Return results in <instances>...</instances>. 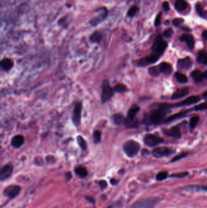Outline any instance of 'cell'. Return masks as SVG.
Masks as SVG:
<instances>
[{"label":"cell","instance_id":"obj_1","mask_svg":"<svg viewBox=\"0 0 207 208\" xmlns=\"http://www.w3.org/2000/svg\"><path fill=\"white\" fill-rule=\"evenodd\" d=\"M169 112L168 105H160L157 109L151 111L145 118V124H158L163 121L166 115Z\"/></svg>","mask_w":207,"mask_h":208},{"label":"cell","instance_id":"obj_2","mask_svg":"<svg viewBox=\"0 0 207 208\" xmlns=\"http://www.w3.org/2000/svg\"><path fill=\"white\" fill-rule=\"evenodd\" d=\"M140 148V144L133 140H129L123 145V151L126 155L130 158L134 157L138 154Z\"/></svg>","mask_w":207,"mask_h":208},{"label":"cell","instance_id":"obj_3","mask_svg":"<svg viewBox=\"0 0 207 208\" xmlns=\"http://www.w3.org/2000/svg\"><path fill=\"white\" fill-rule=\"evenodd\" d=\"M167 47V43L164 41L161 35H158L154 40L151 50L153 54H155L160 57V56L163 53Z\"/></svg>","mask_w":207,"mask_h":208},{"label":"cell","instance_id":"obj_4","mask_svg":"<svg viewBox=\"0 0 207 208\" xmlns=\"http://www.w3.org/2000/svg\"><path fill=\"white\" fill-rule=\"evenodd\" d=\"M102 102L106 103L108 102L114 96V89H113L108 80H105L102 84Z\"/></svg>","mask_w":207,"mask_h":208},{"label":"cell","instance_id":"obj_5","mask_svg":"<svg viewBox=\"0 0 207 208\" xmlns=\"http://www.w3.org/2000/svg\"><path fill=\"white\" fill-rule=\"evenodd\" d=\"M159 200L157 198H148L136 202L133 206V208H153L158 203Z\"/></svg>","mask_w":207,"mask_h":208},{"label":"cell","instance_id":"obj_6","mask_svg":"<svg viewBox=\"0 0 207 208\" xmlns=\"http://www.w3.org/2000/svg\"><path fill=\"white\" fill-rule=\"evenodd\" d=\"M163 142L160 137L153 134H147L144 137L145 144L149 147H154Z\"/></svg>","mask_w":207,"mask_h":208},{"label":"cell","instance_id":"obj_7","mask_svg":"<svg viewBox=\"0 0 207 208\" xmlns=\"http://www.w3.org/2000/svg\"><path fill=\"white\" fill-rule=\"evenodd\" d=\"M82 105L81 102H77L74 107L72 115V122L75 126H79L80 124L82 116Z\"/></svg>","mask_w":207,"mask_h":208},{"label":"cell","instance_id":"obj_8","mask_svg":"<svg viewBox=\"0 0 207 208\" xmlns=\"http://www.w3.org/2000/svg\"><path fill=\"white\" fill-rule=\"evenodd\" d=\"M21 191V187L16 185H10L7 186L4 191L5 196L12 199L16 197Z\"/></svg>","mask_w":207,"mask_h":208},{"label":"cell","instance_id":"obj_9","mask_svg":"<svg viewBox=\"0 0 207 208\" xmlns=\"http://www.w3.org/2000/svg\"><path fill=\"white\" fill-rule=\"evenodd\" d=\"M172 154H173L172 150L165 147L156 148L153 150L152 152L153 155L154 157L158 158L169 156Z\"/></svg>","mask_w":207,"mask_h":208},{"label":"cell","instance_id":"obj_10","mask_svg":"<svg viewBox=\"0 0 207 208\" xmlns=\"http://www.w3.org/2000/svg\"><path fill=\"white\" fill-rule=\"evenodd\" d=\"M159 57L155 55V54H151L149 56L145 57L141 59H140L138 61V66H145L150 64H153L157 62V60L159 59Z\"/></svg>","mask_w":207,"mask_h":208},{"label":"cell","instance_id":"obj_11","mask_svg":"<svg viewBox=\"0 0 207 208\" xmlns=\"http://www.w3.org/2000/svg\"><path fill=\"white\" fill-rule=\"evenodd\" d=\"M13 166L11 164H7L3 166L0 171V180H6L9 178L13 172Z\"/></svg>","mask_w":207,"mask_h":208},{"label":"cell","instance_id":"obj_12","mask_svg":"<svg viewBox=\"0 0 207 208\" xmlns=\"http://www.w3.org/2000/svg\"><path fill=\"white\" fill-rule=\"evenodd\" d=\"M163 132L165 135L168 136L173 137L176 138H179L181 136V132L180 128L177 126L173 127L169 129H164L163 130Z\"/></svg>","mask_w":207,"mask_h":208},{"label":"cell","instance_id":"obj_13","mask_svg":"<svg viewBox=\"0 0 207 208\" xmlns=\"http://www.w3.org/2000/svg\"><path fill=\"white\" fill-rule=\"evenodd\" d=\"M200 101V98L198 96H193L188 98L187 99H185L184 101L179 102L175 105V107H182V106H186V105H190L194 104H196L198 102Z\"/></svg>","mask_w":207,"mask_h":208},{"label":"cell","instance_id":"obj_14","mask_svg":"<svg viewBox=\"0 0 207 208\" xmlns=\"http://www.w3.org/2000/svg\"><path fill=\"white\" fill-rule=\"evenodd\" d=\"M192 63H193L191 59L189 57H185L184 59L179 60L177 62V66L180 69H188L191 67Z\"/></svg>","mask_w":207,"mask_h":208},{"label":"cell","instance_id":"obj_15","mask_svg":"<svg viewBox=\"0 0 207 208\" xmlns=\"http://www.w3.org/2000/svg\"><path fill=\"white\" fill-rule=\"evenodd\" d=\"M189 92V89L188 87H183L182 88L177 89L173 94L172 99L176 100L181 99L185 96H186Z\"/></svg>","mask_w":207,"mask_h":208},{"label":"cell","instance_id":"obj_16","mask_svg":"<svg viewBox=\"0 0 207 208\" xmlns=\"http://www.w3.org/2000/svg\"><path fill=\"white\" fill-rule=\"evenodd\" d=\"M180 40L182 42H185L188 46L190 49H193L194 46V40L193 35L188 34H185L181 35L180 37Z\"/></svg>","mask_w":207,"mask_h":208},{"label":"cell","instance_id":"obj_17","mask_svg":"<svg viewBox=\"0 0 207 208\" xmlns=\"http://www.w3.org/2000/svg\"><path fill=\"white\" fill-rule=\"evenodd\" d=\"M24 142V138L23 135H17L13 137L12 141H11V144L12 145L16 148L21 147Z\"/></svg>","mask_w":207,"mask_h":208},{"label":"cell","instance_id":"obj_18","mask_svg":"<svg viewBox=\"0 0 207 208\" xmlns=\"http://www.w3.org/2000/svg\"><path fill=\"white\" fill-rule=\"evenodd\" d=\"M183 191H197V192H207V187L201 186H189L183 188Z\"/></svg>","mask_w":207,"mask_h":208},{"label":"cell","instance_id":"obj_19","mask_svg":"<svg viewBox=\"0 0 207 208\" xmlns=\"http://www.w3.org/2000/svg\"><path fill=\"white\" fill-rule=\"evenodd\" d=\"M13 62L8 58L3 59L1 62V68L4 71H9L13 68Z\"/></svg>","mask_w":207,"mask_h":208},{"label":"cell","instance_id":"obj_20","mask_svg":"<svg viewBox=\"0 0 207 208\" xmlns=\"http://www.w3.org/2000/svg\"><path fill=\"white\" fill-rule=\"evenodd\" d=\"M159 66L161 72H162L165 75H169V74H171L172 72V67L170 64L166 62H163L160 63Z\"/></svg>","mask_w":207,"mask_h":208},{"label":"cell","instance_id":"obj_21","mask_svg":"<svg viewBox=\"0 0 207 208\" xmlns=\"http://www.w3.org/2000/svg\"><path fill=\"white\" fill-rule=\"evenodd\" d=\"M140 107L137 105H134L132 107L128 112V119H135V117L137 115V113L139 111Z\"/></svg>","mask_w":207,"mask_h":208},{"label":"cell","instance_id":"obj_22","mask_svg":"<svg viewBox=\"0 0 207 208\" xmlns=\"http://www.w3.org/2000/svg\"><path fill=\"white\" fill-rule=\"evenodd\" d=\"M197 60L199 63L203 65L207 64V51H201L199 52L197 57Z\"/></svg>","mask_w":207,"mask_h":208},{"label":"cell","instance_id":"obj_23","mask_svg":"<svg viewBox=\"0 0 207 208\" xmlns=\"http://www.w3.org/2000/svg\"><path fill=\"white\" fill-rule=\"evenodd\" d=\"M191 77L194 79V81L197 83L201 82L202 81V79L204 78L203 73H202L198 69H196V70L193 71L191 72Z\"/></svg>","mask_w":207,"mask_h":208},{"label":"cell","instance_id":"obj_24","mask_svg":"<svg viewBox=\"0 0 207 208\" xmlns=\"http://www.w3.org/2000/svg\"><path fill=\"white\" fill-rule=\"evenodd\" d=\"M112 119L114 122V123L116 125H121L122 124H124L125 118L123 116V115L120 114V113H117L112 116Z\"/></svg>","mask_w":207,"mask_h":208},{"label":"cell","instance_id":"obj_25","mask_svg":"<svg viewBox=\"0 0 207 208\" xmlns=\"http://www.w3.org/2000/svg\"><path fill=\"white\" fill-rule=\"evenodd\" d=\"M188 7V3L185 0H176L175 7L178 11H183Z\"/></svg>","mask_w":207,"mask_h":208},{"label":"cell","instance_id":"obj_26","mask_svg":"<svg viewBox=\"0 0 207 208\" xmlns=\"http://www.w3.org/2000/svg\"><path fill=\"white\" fill-rule=\"evenodd\" d=\"M75 172L82 178H84L88 175V171L86 168L83 166H79L75 168Z\"/></svg>","mask_w":207,"mask_h":208},{"label":"cell","instance_id":"obj_27","mask_svg":"<svg viewBox=\"0 0 207 208\" xmlns=\"http://www.w3.org/2000/svg\"><path fill=\"white\" fill-rule=\"evenodd\" d=\"M188 111H182V112H180V113H177V114L174 115H173V116H169V118H168L165 122H171V121H173L177 119H179L180 118H182V117H183L186 113H188Z\"/></svg>","mask_w":207,"mask_h":208},{"label":"cell","instance_id":"obj_28","mask_svg":"<svg viewBox=\"0 0 207 208\" xmlns=\"http://www.w3.org/2000/svg\"><path fill=\"white\" fill-rule=\"evenodd\" d=\"M126 128H135L138 125V122L135 119H125V122L123 124Z\"/></svg>","mask_w":207,"mask_h":208},{"label":"cell","instance_id":"obj_29","mask_svg":"<svg viewBox=\"0 0 207 208\" xmlns=\"http://www.w3.org/2000/svg\"><path fill=\"white\" fill-rule=\"evenodd\" d=\"M148 72L153 77H157L160 75L161 71L160 70L159 66H152L149 68Z\"/></svg>","mask_w":207,"mask_h":208},{"label":"cell","instance_id":"obj_30","mask_svg":"<svg viewBox=\"0 0 207 208\" xmlns=\"http://www.w3.org/2000/svg\"><path fill=\"white\" fill-rule=\"evenodd\" d=\"M175 78L176 80L182 83H185L188 82V79L185 75L180 72H176L175 74Z\"/></svg>","mask_w":207,"mask_h":208},{"label":"cell","instance_id":"obj_31","mask_svg":"<svg viewBox=\"0 0 207 208\" xmlns=\"http://www.w3.org/2000/svg\"><path fill=\"white\" fill-rule=\"evenodd\" d=\"M77 142H78L79 146L81 147V148L83 150H86L87 148V144H86V142L85 140V139L82 136H79L77 138Z\"/></svg>","mask_w":207,"mask_h":208},{"label":"cell","instance_id":"obj_32","mask_svg":"<svg viewBox=\"0 0 207 208\" xmlns=\"http://www.w3.org/2000/svg\"><path fill=\"white\" fill-rule=\"evenodd\" d=\"M101 135L102 133L99 130H96L93 133V140L96 144L99 143L101 141Z\"/></svg>","mask_w":207,"mask_h":208},{"label":"cell","instance_id":"obj_33","mask_svg":"<svg viewBox=\"0 0 207 208\" xmlns=\"http://www.w3.org/2000/svg\"><path fill=\"white\" fill-rule=\"evenodd\" d=\"M114 89L115 92H117L118 93H122V92H125L126 91L127 88H126V86L124 85L123 84L119 83V84H117L116 86H115Z\"/></svg>","mask_w":207,"mask_h":208},{"label":"cell","instance_id":"obj_34","mask_svg":"<svg viewBox=\"0 0 207 208\" xmlns=\"http://www.w3.org/2000/svg\"><path fill=\"white\" fill-rule=\"evenodd\" d=\"M102 39V37H101V35L98 33V32H96V33H94L93 35H91V40L92 42H96V43H99L100 42Z\"/></svg>","mask_w":207,"mask_h":208},{"label":"cell","instance_id":"obj_35","mask_svg":"<svg viewBox=\"0 0 207 208\" xmlns=\"http://www.w3.org/2000/svg\"><path fill=\"white\" fill-rule=\"evenodd\" d=\"M139 11V7L137 6H133L128 10V15L130 17H133L134 16L137 12Z\"/></svg>","mask_w":207,"mask_h":208},{"label":"cell","instance_id":"obj_36","mask_svg":"<svg viewBox=\"0 0 207 208\" xmlns=\"http://www.w3.org/2000/svg\"><path fill=\"white\" fill-rule=\"evenodd\" d=\"M199 118L198 116H194V117H193L190 119V127L193 129L196 126L197 123L199 122Z\"/></svg>","mask_w":207,"mask_h":208},{"label":"cell","instance_id":"obj_37","mask_svg":"<svg viewBox=\"0 0 207 208\" xmlns=\"http://www.w3.org/2000/svg\"><path fill=\"white\" fill-rule=\"evenodd\" d=\"M167 177H168V173L166 172H160L157 175L156 179L158 181H162L166 179Z\"/></svg>","mask_w":207,"mask_h":208},{"label":"cell","instance_id":"obj_38","mask_svg":"<svg viewBox=\"0 0 207 208\" xmlns=\"http://www.w3.org/2000/svg\"><path fill=\"white\" fill-rule=\"evenodd\" d=\"M195 111H202V110H205L207 109V102H203L201 104H199L197 106H196L194 108Z\"/></svg>","mask_w":207,"mask_h":208},{"label":"cell","instance_id":"obj_39","mask_svg":"<svg viewBox=\"0 0 207 208\" xmlns=\"http://www.w3.org/2000/svg\"><path fill=\"white\" fill-rule=\"evenodd\" d=\"M184 22V20L181 18H176L173 21V24L175 26H180L183 22Z\"/></svg>","mask_w":207,"mask_h":208},{"label":"cell","instance_id":"obj_40","mask_svg":"<svg viewBox=\"0 0 207 208\" xmlns=\"http://www.w3.org/2000/svg\"><path fill=\"white\" fill-rule=\"evenodd\" d=\"M188 175V172H180V173H177V174H175L172 175L171 176V177L182 178H184V177H186Z\"/></svg>","mask_w":207,"mask_h":208},{"label":"cell","instance_id":"obj_41","mask_svg":"<svg viewBox=\"0 0 207 208\" xmlns=\"http://www.w3.org/2000/svg\"><path fill=\"white\" fill-rule=\"evenodd\" d=\"M173 31L172 29L171 28H169L168 29H166L164 32H163V36L165 37V38H169V37H171V35H173Z\"/></svg>","mask_w":207,"mask_h":208},{"label":"cell","instance_id":"obj_42","mask_svg":"<svg viewBox=\"0 0 207 208\" xmlns=\"http://www.w3.org/2000/svg\"><path fill=\"white\" fill-rule=\"evenodd\" d=\"M187 155H188L187 154H180V155H179L175 157L171 161H172V162L177 161H178V160H180V159H182V158H185V157H186Z\"/></svg>","mask_w":207,"mask_h":208},{"label":"cell","instance_id":"obj_43","mask_svg":"<svg viewBox=\"0 0 207 208\" xmlns=\"http://www.w3.org/2000/svg\"><path fill=\"white\" fill-rule=\"evenodd\" d=\"M161 13H159L157 16L155 20V22H154V25L156 26H159L160 25V22H161Z\"/></svg>","mask_w":207,"mask_h":208},{"label":"cell","instance_id":"obj_44","mask_svg":"<svg viewBox=\"0 0 207 208\" xmlns=\"http://www.w3.org/2000/svg\"><path fill=\"white\" fill-rule=\"evenodd\" d=\"M107 184H107L106 181L105 180H102L99 182V185L102 189H105L107 187Z\"/></svg>","mask_w":207,"mask_h":208},{"label":"cell","instance_id":"obj_45","mask_svg":"<svg viewBox=\"0 0 207 208\" xmlns=\"http://www.w3.org/2000/svg\"><path fill=\"white\" fill-rule=\"evenodd\" d=\"M162 6H163V8L164 9L165 11L167 12V11H169V4L168 2L166 1H165L163 4H162Z\"/></svg>","mask_w":207,"mask_h":208},{"label":"cell","instance_id":"obj_46","mask_svg":"<svg viewBox=\"0 0 207 208\" xmlns=\"http://www.w3.org/2000/svg\"><path fill=\"white\" fill-rule=\"evenodd\" d=\"M196 10H197V12L200 15H201L202 12H203V10H202V7L199 5V4H197L196 5Z\"/></svg>","mask_w":207,"mask_h":208},{"label":"cell","instance_id":"obj_47","mask_svg":"<svg viewBox=\"0 0 207 208\" xmlns=\"http://www.w3.org/2000/svg\"><path fill=\"white\" fill-rule=\"evenodd\" d=\"M202 37L205 40H207V31H204L202 32Z\"/></svg>","mask_w":207,"mask_h":208},{"label":"cell","instance_id":"obj_48","mask_svg":"<svg viewBox=\"0 0 207 208\" xmlns=\"http://www.w3.org/2000/svg\"><path fill=\"white\" fill-rule=\"evenodd\" d=\"M200 16H202V17L207 19V11H205V12L203 11V12H202V15Z\"/></svg>","mask_w":207,"mask_h":208},{"label":"cell","instance_id":"obj_49","mask_svg":"<svg viewBox=\"0 0 207 208\" xmlns=\"http://www.w3.org/2000/svg\"><path fill=\"white\" fill-rule=\"evenodd\" d=\"M86 198H87V200H89L91 203H94V200H93V199L92 198H91V197H86Z\"/></svg>","mask_w":207,"mask_h":208},{"label":"cell","instance_id":"obj_50","mask_svg":"<svg viewBox=\"0 0 207 208\" xmlns=\"http://www.w3.org/2000/svg\"><path fill=\"white\" fill-rule=\"evenodd\" d=\"M203 76H204V78L207 79V70L203 73Z\"/></svg>","mask_w":207,"mask_h":208},{"label":"cell","instance_id":"obj_51","mask_svg":"<svg viewBox=\"0 0 207 208\" xmlns=\"http://www.w3.org/2000/svg\"><path fill=\"white\" fill-rule=\"evenodd\" d=\"M203 98H207V91L203 93Z\"/></svg>","mask_w":207,"mask_h":208}]
</instances>
